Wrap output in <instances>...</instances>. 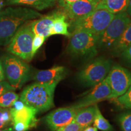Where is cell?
<instances>
[{
	"label": "cell",
	"instance_id": "cell-1",
	"mask_svg": "<svg viewBox=\"0 0 131 131\" xmlns=\"http://www.w3.org/2000/svg\"><path fill=\"white\" fill-rule=\"evenodd\" d=\"M41 16L37 11L24 7H9L0 11V45H7L20 27Z\"/></svg>",
	"mask_w": 131,
	"mask_h": 131
},
{
	"label": "cell",
	"instance_id": "cell-2",
	"mask_svg": "<svg viewBox=\"0 0 131 131\" xmlns=\"http://www.w3.org/2000/svg\"><path fill=\"white\" fill-rule=\"evenodd\" d=\"M57 85L35 83L29 85L21 93L19 99L26 105L46 112L54 107L53 96Z\"/></svg>",
	"mask_w": 131,
	"mask_h": 131
},
{
	"label": "cell",
	"instance_id": "cell-3",
	"mask_svg": "<svg viewBox=\"0 0 131 131\" xmlns=\"http://www.w3.org/2000/svg\"><path fill=\"white\" fill-rule=\"evenodd\" d=\"M99 36L85 31L71 33L67 52L75 58L90 59L98 53Z\"/></svg>",
	"mask_w": 131,
	"mask_h": 131
},
{
	"label": "cell",
	"instance_id": "cell-4",
	"mask_svg": "<svg viewBox=\"0 0 131 131\" xmlns=\"http://www.w3.org/2000/svg\"><path fill=\"white\" fill-rule=\"evenodd\" d=\"M104 9H96L84 16L70 23L72 32L85 31L99 36L105 30L114 16Z\"/></svg>",
	"mask_w": 131,
	"mask_h": 131
},
{
	"label": "cell",
	"instance_id": "cell-5",
	"mask_svg": "<svg viewBox=\"0 0 131 131\" xmlns=\"http://www.w3.org/2000/svg\"><path fill=\"white\" fill-rule=\"evenodd\" d=\"M5 77L11 86L19 89L29 80L30 68L25 61L12 55H5L1 60Z\"/></svg>",
	"mask_w": 131,
	"mask_h": 131
},
{
	"label": "cell",
	"instance_id": "cell-6",
	"mask_svg": "<svg viewBox=\"0 0 131 131\" xmlns=\"http://www.w3.org/2000/svg\"><path fill=\"white\" fill-rule=\"evenodd\" d=\"M112 67V61L101 57L90 62L77 73L80 83L87 87L98 84L107 76Z\"/></svg>",
	"mask_w": 131,
	"mask_h": 131
},
{
	"label": "cell",
	"instance_id": "cell-7",
	"mask_svg": "<svg viewBox=\"0 0 131 131\" xmlns=\"http://www.w3.org/2000/svg\"><path fill=\"white\" fill-rule=\"evenodd\" d=\"M35 35L31 27V22L24 24L15 33L8 44L7 51L26 62L32 60L33 39Z\"/></svg>",
	"mask_w": 131,
	"mask_h": 131
},
{
	"label": "cell",
	"instance_id": "cell-8",
	"mask_svg": "<svg viewBox=\"0 0 131 131\" xmlns=\"http://www.w3.org/2000/svg\"><path fill=\"white\" fill-rule=\"evenodd\" d=\"M131 23V18L126 12L115 14L105 30L100 35L98 47L111 49Z\"/></svg>",
	"mask_w": 131,
	"mask_h": 131
},
{
	"label": "cell",
	"instance_id": "cell-9",
	"mask_svg": "<svg viewBox=\"0 0 131 131\" xmlns=\"http://www.w3.org/2000/svg\"><path fill=\"white\" fill-rule=\"evenodd\" d=\"M106 78L112 92L110 99L122 95L131 86V71L120 65L112 66Z\"/></svg>",
	"mask_w": 131,
	"mask_h": 131
},
{
	"label": "cell",
	"instance_id": "cell-10",
	"mask_svg": "<svg viewBox=\"0 0 131 131\" xmlns=\"http://www.w3.org/2000/svg\"><path fill=\"white\" fill-rule=\"evenodd\" d=\"M78 110L72 106L58 108L46 116L45 123L50 130L56 131L73 121Z\"/></svg>",
	"mask_w": 131,
	"mask_h": 131
},
{
	"label": "cell",
	"instance_id": "cell-11",
	"mask_svg": "<svg viewBox=\"0 0 131 131\" xmlns=\"http://www.w3.org/2000/svg\"><path fill=\"white\" fill-rule=\"evenodd\" d=\"M94 87V89H92L89 94L72 106L76 109H80L94 105L104 100L110 99L112 92L106 78Z\"/></svg>",
	"mask_w": 131,
	"mask_h": 131
},
{
	"label": "cell",
	"instance_id": "cell-12",
	"mask_svg": "<svg viewBox=\"0 0 131 131\" xmlns=\"http://www.w3.org/2000/svg\"><path fill=\"white\" fill-rule=\"evenodd\" d=\"M101 0H78L62 8L70 22L96 10Z\"/></svg>",
	"mask_w": 131,
	"mask_h": 131
},
{
	"label": "cell",
	"instance_id": "cell-13",
	"mask_svg": "<svg viewBox=\"0 0 131 131\" xmlns=\"http://www.w3.org/2000/svg\"><path fill=\"white\" fill-rule=\"evenodd\" d=\"M68 71L63 66H54L47 70H38L34 73L33 80L37 83L49 85H57L64 79Z\"/></svg>",
	"mask_w": 131,
	"mask_h": 131
},
{
	"label": "cell",
	"instance_id": "cell-14",
	"mask_svg": "<svg viewBox=\"0 0 131 131\" xmlns=\"http://www.w3.org/2000/svg\"><path fill=\"white\" fill-rule=\"evenodd\" d=\"M10 111L12 117V124L15 122H23L30 126V128L37 126L38 120L36 115L38 112L34 107L26 105L21 110L17 111L11 108Z\"/></svg>",
	"mask_w": 131,
	"mask_h": 131
},
{
	"label": "cell",
	"instance_id": "cell-15",
	"mask_svg": "<svg viewBox=\"0 0 131 131\" xmlns=\"http://www.w3.org/2000/svg\"><path fill=\"white\" fill-rule=\"evenodd\" d=\"M59 11V10H58ZM58 11H56L52 14L44 16L41 18L31 22V27L34 35H41L46 38L50 37V31L53 22Z\"/></svg>",
	"mask_w": 131,
	"mask_h": 131
},
{
	"label": "cell",
	"instance_id": "cell-16",
	"mask_svg": "<svg viewBox=\"0 0 131 131\" xmlns=\"http://www.w3.org/2000/svg\"><path fill=\"white\" fill-rule=\"evenodd\" d=\"M97 107L95 104L81 108L77 112L73 121L83 129L90 126L94 122Z\"/></svg>",
	"mask_w": 131,
	"mask_h": 131
},
{
	"label": "cell",
	"instance_id": "cell-17",
	"mask_svg": "<svg viewBox=\"0 0 131 131\" xmlns=\"http://www.w3.org/2000/svg\"><path fill=\"white\" fill-rule=\"evenodd\" d=\"M68 19L63 9V10H59L50 29V37L54 35H62L69 38L71 33L68 30L70 24Z\"/></svg>",
	"mask_w": 131,
	"mask_h": 131
},
{
	"label": "cell",
	"instance_id": "cell-18",
	"mask_svg": "<svg viewBox=\"0 0 131 131\" xmlns=\"http://www.w3.org/2000/svg\"><path fill=\"white\" fill-rule=\"evenodd\" d=\"M129 0H101L96 9H104L114 14L126 12Z\"/></svg>",
	"mask_w": 131,
	"mask_h": 131
},
{
	"label": "cell",
	"instance_id": "cell-19",
	"mask_svg": "<svg viewBox=\"0 0 131 131\" xmlns=\"http://www.w3.org/2000/svg\"><path fill=\"white\" fill-rule=\"evenodd\" d=\"M131 45V23L125 29L120 38L111 48V54L118 57Z\"/></svg>",
	"mask_w": 131,
	"mask_h": 131
},
{
	"label": "cell",
	"instance_id": "cell-20",
	"mask_svg": "<svg viewBox=\"0 0 131 131\" xmlns=\"http://www.w3.org/2000/svg\"><path fill=\"white\" fill-rule=\"evenodd\" d=\"M57 1L58 0H9L12 4L25 5L38 10L52 7L56 4Z\"/></svg>",
	"mask_w": 131,
	"mask_h": 131
},
{
	"label": "cell",
	"instance_id": "cell-21",
	"mask_svg": "<svg viewBox=\"0 0 131 131\" xmlns=\"http://www.w3.org/2000/svg\"><path fill=\"white\" fill-rule=\"evenodd\" d=\"M94 126L101 131H114V127L105 118L103 117L98 107L94 119Z\"/></svg>",
	"mask_w": 131,
	"mask_h": 131
},
{
	"label": "cell",
	"instance_id": "cell-22",
	"mask_svg": "<svg viewBox=\"0 0 131 131\" xmlns=\"http://www.w3.org/2000/svg\"><path fill=\"white\" fill-rule=\"evenodd\" d=\"M19 99V95L14 91H9L0 96V107H12L14 103Z\"/></svg>",
	"mask_w": 131,
	"mask_h": 131
},
{
	"label": "cell",
	"instance_id": "cell-23",
	"mask_svg": "<svg viewBox=\"0 0 131 131\" xmlns=\"http://www.w3.org/2000/svg\"><path fill=\"white\" fill-rule=\"evenodd\" d=\"M117 120L123 131H131V111L119 114Z\"/></svg>",
	"mask_w": 131,
	"mask_h": 131
},
{
	"label": "cell",
	"instance_id": "cell-24",
	"mask_svg": "<svg viewBox=\"0 0 131 131\" xmlns=\"http://www.w3.org/2000/svg\"><path fill=\"white\" fill-rule=\"evenodd\" d=\"M114 100L115 102L122 107L131 109V86L124 94Z\"/></svg>",
	"mask_w": 131,
	"mask_h": 131
},
{
	"label": "cell",
	"instance_id": "cell-25",
	"mask_svg": "<svg viewBox=\"0 0 131 131\" xmlns=\"http://www.w3.org/2000/svg\"><path fill=\"white\" fill-rule=\"evenodd\" d=\"M12 125V117L8 108L0 109V129L6 128Z\"/></svg>",
	"mask_w": 131,
	"mask_h": 131
},
{
	"label": "cell",
	"instance_id": "cell-26",
	"mask_svg": "<svg viewBox=\"0 0 131 131\" xmlns=\"http://www.w3.org/2000/svg\"><path fill=\"white\" fill-rule=\"evenodd\" d=\"M46 38L43 36L38 35H35L32 41V58L34 57L37 53L38 49L42 46L43 43L45 42L46 40Z\"/></svg>",
	"mask_w": 131,
	"mask_h": 131
},
{
	"label": "cell",
	"instance_id": "cell-27",
	"mask_svg": "<svg viewBox=\"0 0 131 131\" xmlns=\"http://www.w3.org/2000/svg\"><path fill=\"white\" fill-rule=\"evenodd\" d=\"M83 127L80 126L79 124L72 121L69 124L57 129L56 131H82L83 130Z\"/></svg>",
	"mask_w": 131,
	"mask_h": 131
},
{
	"label": "cell",
	"instance_id": "cell-28",
	"mask_svg": "<svg viewBox=\"0 0 131 131\" xmlns=\"http://www.w3.org/2000/svg\"><path fill=\"white\" fill-rule=\"evenodd\" d=\"M15 89V88L11 86L7 81H3L0 82V96L7 92L14 91Z\"/></svg>",
	"mask_w": 131,
	"mask_h": 131
},
{
	"label": "cell",
	"instance_id": "cell-29",
	"mask_svg": "<svg viewBox=\"0 0 131 131\" xmlns=\"http://www.w3.org/2000/svg\"><path fill=\"white\" fill-rule=\"evenodd\" d=\"M122 60L127 64L131 66V45L124 50L119 55Z\"/></svg>",
	"mask_w": 131,
	"mask_h": 131
},
{
	"label": "cell",
	"instance_id": "cell-30",
	"mask_svg": "<svg viewBox=\"0 0 131 131\" xmlns=\"http://www.w3.org/2000/svg\"><path fill=\"white\" fill-rule=\"evenodd\" d=\"M12 125L14 131H27L31 129L30 126L23 122H15Z\"/></svg>",
	"mask_w": 131,
	"mask_h": 131
},
{
	"label": "cell",
	"instance_id": "cell-31",
	"mask_svg": "<svg viewBox=\"0 0 131 131\" xmlns=\"http://www.w3.org/2000/svg\"><path fill=\"white\" fill-rule=\"evenodd\" d=\"M77 1L78 0H58L57 2H58V4L60 7L64 8L68 5Z\"/></svg>",
	"mask_w": 131,
	"mask_h": 131
},
{
	"label": "cell",
	"instance_id": "cell-32",
	"mask_svg": "<svg viewBox=\"0 0 131 131\" xmlns=\"http://www.w3.org/2000/svg\"><path fill=\"white\" fill-rule=\"evenodd\" d=\"M25 106L26 104H24L22 101L21 100L18 101V100L17 101H16L14 103V104H13L12 106V108L13 109H15V110L19 111V110H21V109H23V108Z\"/></svg>",
	"mask_w": 131,
	"mask_h": 131
},
{
	"label": "cell",
	"instance_id": "cell-33",
	"mask_svg": "<svg viewBox=\"0 0 131 131\" xmlns=\"http://www.w3.org/2000/svg\"><path fill=\"white\" fill-rule=\"evenodd\" d=\"M5 79V75L4 72V69H3L2 63L1 60H0V82L4 81Z\"/></svg>",
	"mask_w": 131,
	"mask_h": 131
},
{
	"label": "cell",
	"instance_id": "cell-34",
	"mask_svg": "<svg viewBox=\"0 0 131 131\" xmlns=\"http://www.w3.org/2000/svg\"><path fill=\"white\" fill-rule=\"evenodd\" d=\"M126 12L127 14H128L131 18V0H129L128 6H127L126 11Z\"/></svg>",
	"mask_w": 131,
	"mask_h": 131
},
{
	"label": "cell",
	"instance_id": "cell-35",
	"mask_svg": "<svg viewBox=\"0 0 131 131\" xmlns=\"http://www.w3.org/2000/svg\"><path fill=\"white\" fill-rule=\"evenodd\" d=\"M82 131H98V129L95 127H92V126H88L83 129Z\"/></svg>",
	"mask_w": 131,
	"mask_h": 131
},
{
	"label": "cell",
	"instance_id": "cell-36",
	"mask_svg": "<svg viewBox=\"0 0 131 131\" xmlns=\"http://www.w3.org/2000/svg\"><path fill=\"white\" fill-rule=\"evenodd\" d=\"M0 131H14V130L12 127H6V128L0 129Z\"/></svg>",
	"mask_w": 131,
	"mask_h": 131
},
{
	"label": "cell",
	"instance_id": "cell-37",
	"mask_svg": "<svg viewBox=\"0 0 131 131\" xmlns=\"http://www.w3.org/2000/svg\"><path fill=\"white\" fill-rule=\"evenodd\" d=\"M1 108H2V107H0V109H1Z\"/></svg>",
	"mask_w": 131,
	"mask_h": 131
},
{
	"label": "cell",
	"instance_id": "cell-38",
	"mask_svg": "<svg viewBox=\"0 0 131 131\" xmlns=\"http://www.w3.org/2000/svg\"><path fill=\"white\" fill-rule=\"evenodd\" d=\"M8 1H9V0H8Z\"/></svg>",
	"mask_w": 131,
	"mask_h": 131
}]
</instances>
